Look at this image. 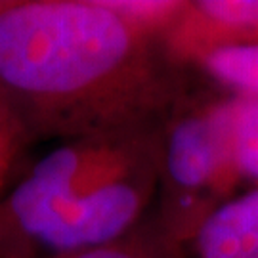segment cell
<instances>
[{"instance_id":"cell-1","label":"cell","mask_w":258,"mask_h":258,"mask_svg":"<svg viewBox=\"0 0 258 258\" xmlns=\"http://www.w3.org/2000/svg\"><path fill=\"white\" fill-rule=\"evenodd\" d=\"M0 96L50 138L161 122L180 86L166 31L111 0L0 2Z\"/></svg>"},{"instance_id":"cell-2","label":"cell","mask_w":258,"mask_h":258,"mask_svg":"<svg viewBox=\"0 0 258 258\" xmlns=\"http://www.w3.org/2000/svg\"><path fill=\"white\" fill-rule=\"evenodd\" d=\"M163 120L69 138L0 201V258H55L124 237L159 191Z\"/></svg>"},{"instance_id":"cell-3","label":"cell","mask_w":258,"mask_h":258,"mask_svg":"<svg viewBox=\"0 0 258 258\" xmlns=\"http://www.w3.org/2000/svg\"><path fill=\"white\" fill-rule=\"evenodd\" d=\"M237 184L216 102L170 113L163 124L157 214L170 237L184 247L201 222L235 195Z\"/></svg>"},{"instance_id":"cell-4","label":"cell","mask_w":258,"mask_h":258,"mask_svg":"<svg viewBox=\"0 0 258 258\" xmlns=\"http://www.w3.org/2000/svg\"><path fill=\"white\" fill-rule=\"evenodd\" d=\"M170 54L197 59L224 46L258 44V0L187 2L166 33Z\"/></svg>"},{"instance_id":"cell-5","label":"cell","mask_w":258,"mask_h":258,"mask_svg":"<svg viewBox=\"0 0 258 258\" xmlns=\"http://www.w3.org/2000/svg\"><path fill=\"white\" fill-rule=\"evenodd\" d=\"M185 258H258V187L235 194L201 222Z\"/></svg>"},{"instance_id":"cell-6","label":"cell","mask_w":258,"mask_h":258,"mask_svg":"<svg viewBox=\"0 0 258 258\" xmlns=\"http://www.w3.org/2000/svg\"><path fill=\"white\" fill-rule=\"evenodd\" d=\"M216 107L233 174L258 187V100L231 94Z\"/></svg>"},{"instance_id":"cell-7","label":"cell","mask_w":258,"mask_h":258,"mask_svg":"<svg viewBox=\"0 0 258 258\" xmlns=\"http://www.w3.org/2000/svg\"><path fill=\"white\" fill-rule=\"evenodd\" d=\"M55 258H185V254L184 247L170 237L155 216L113 243Z\"/></svg>"},{"instance_id":"cell-8","label":"cell","mask_w":258,"mask_h":258,"mask_svg":"<svg viewBox=\"0 0 258 258\" xmlns=\"http://www.w3.org/2000/svg\"><path fill=\"white\" fill-rule=\"evenodd\" d=\"M195 61L231 94L258 100V44L216 48Z\"/></svg>"},{"instance_id":"cell-9","label":"cell","mask_w":258,"mask_h":258,"mask_svg":"<svg viewBox=\"0 0 258 258\" xmlns=\"http://www.w3.org/2000/svg\"><path fill=\"white\" fill-rule=\"evenodd\" d=\"M0 100H2V96H0Z\"/></svg>"}]
</instances>
